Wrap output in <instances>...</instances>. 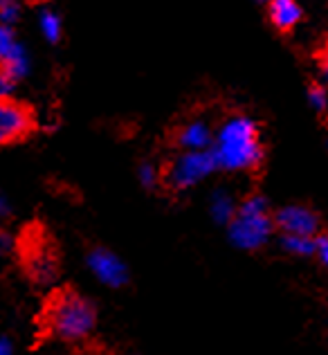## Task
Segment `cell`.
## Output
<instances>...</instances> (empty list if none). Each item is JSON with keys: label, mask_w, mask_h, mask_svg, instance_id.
<instances>
[{"label": "cell", "mask_w": 328, "mask_h": 355, "mask_svg": "<svg viewBox=\"0 0 328 355\" xmlns=\"http://www.w3.org/2000/svg\"><path fill=\"white\" fill-rule=\"evenodd\" d=\"M0 355H14V344L9 338H0Z\"/></svg>", "instance_id": "7402d4cb"}, {"label": "cell", "mask_w": 328, "mask_h": 355, "mask_svg": "<svg viewBox=\"0 0 328 355\" xmlns=\"http://www.w3.org/2000/svg\"><path fill=\"white\" fill-rule=\"evenodd\" d=\"M14 250V236L9 232H0V254H9Z\"/></svg>", "instance_id": "ffe728a7"}, {"label": "cell", "mask_w": 328, "mask_h": 355, "mask_svg": "<svg viewBox=\"0 0 328 355\" xmlns=\"http://www.w3.org/2000/svg\"><path fill=\"white\" fill-rule=\"evenodd\" d=\"M236 209H239V205L234 202V196L230 191H225V189H216L212 193V198H209V214H212V218L216 225H223V227H227L232 218L236 216Z\"/></svg>", "instance_id": "8fae6325"}, {"label": "cell", "mask_w": 328, "mask_h": 355, "mask_svg": "<svg viewBox=\"0 0 328 355\" xmlns=\"http://www.w3.org/2000/svg\"><path fill=\"white\" fill-rule=\"evenodd\" d=\"M36 128V117L30 106L14 97L0 99V146L16 144L30 137Z\"/></svg>", "instance_id": "5b68a950"}, {"label": "cell", "mask_w": 328, "mask_h": 355, "mask_svg": "<svg viewBox=\"0 0 328 355\" xmlns=\"http://www.w3.org/2000/svg\"><path fill=\"white\" fill-rule=\"evenodd\" d=\"M137 178H139V184L144 187V189H155L157 184H160V171H157V166H153L151 162H144L139 164L137 169Z\"/></svg>", "instance_id": "5bb4252c"}, {"label": "cell", "mask_w": 328, "mask_h": 355, "mask_svg": "<svg viewBox=\"0 0 328 355\" xmlns=\"http://www.w3.org/2000/svg\"><path fill=\"white\" fill-rule=\"evenodd\" d=\"M275 225L284 236H313L320 232V220L313 209L304 205H286L275 214Z\"/></svg>", "instance_id": "52a82bcc"}, {"label": "cell", "mask_w": 328, "mask_h": 355, "mask_svg": "<svg viewBox=\"0 0 328 355\" xmlns=\"http://www.w3.org/2000/svg\"><path fill=\"white\" fill-rule=\"evenodd\" d=\"M25 268L27 275L39 286H50L54 284L56 275H59V263H56V257L52 254V250H48L45 245H36L27 252L25 259Z\"/></svg>", "instance_id": "ba28073f"}, {"label": "cell", "mask_w": 328, "mask_h": 355, "mask_svg": "<svg viewBox=\"0 0 328 355\" xmlns=\"http://www.w3.org/2000/svg\"><path fill=\"white\" fill-rule=\"evenodd\" d=\"M212 155L223 171H250L264 162V144L259 137V126L245 115L225 119L214 137Z\"/></svg>", "instance_id": "6da1fadb"}, {"label": "cell", "mask_w": 328, "mask_h": 355, "mask_svg": "<svg viewBox=\"0 0 328 355\" xmlns=\"http://www.w3.org/2000/svg\"><path fill=\"white\" fill-rule=\"evenodd\" d=\"M25 3H30V5H43V3H48V0H25Z\"/></svg>", "instance_id": "cb8c5ba5"}, {"label": "cell", "mask_w": 328, "mask_h": 355, "mask_svg": "<svg viewBox=\"0 0 328 355\" xmlns=\"http://www.w3.org/2000/svg\"><path fill=\"white\" fill-rule=\"evenodd\" d=\"M16 14V0H0V18L9 21V16Z\"/></svg>", "instance_id": "d6986e66"}, {"label": "cell", "mask_w": 328, "mask_h": 355, "mask_svg": "<svg viewBox=\"0 0 328 355\" xmlns=\"http://www.w3.org/2000/svg\"><path fill=\"white\" fill-rule=\"evenodd\" d=\"M41 25H43L45 39H48L50 43H56V41L61 39V21H59V18H56L52 12H45V14H43Z\"/></svg>", "instance_id": "9a60e30c"}, {"label": "cell", "mask_w": 328, "mask_h": 355, "mask_svg": "<svg viewBox=\"0 0 328 355\" xmlns=\"http://www.w3.org/2000/svg\"><path fill=\"white\" fill-rule=\"evenodd\" d=\"M268 18L279 34H290L304 18V12L297 0H270Z\"/></svg>", "instance_id": "30bf717a"}, {"label": "cell", "mask_w": 328, "mask_h": 355, "mask_svg": "<svg viewBox=\"0 0 328 355\" xmlns=\"http://www.w3.org/2000/svg\"><path fill=\"white\" fill-rule=\"evenodd\" d=\"M214 137L216 135L212 133V128L202 119H191L178 130L175 142L182 151H212Z\"/></svg>", "instance_id": "9c48e42d"}, {"label": "cell", "mask_w": 328, "mask_h": 355, "mask_svg": "<svg viewBox=\"0 0 328 355\" xmlns=\"http://www.w3.org/2000/svg\"><path fill=\"white\" fill-rule=\"evenodd\" d=\"M320 68H322V74H324V79L328 81V48L320 52Z\"/></svg>", "instance_id": "603a6c76"}, {"label": "cell", "mask_w": 328, "mask_h": 355, "mask_svg": "<svg viewBox=\"0 0 328 355\" xmlns=\"http://www.w3.org/2000/svg\"><path fill=\"white\" fill-rule=\"evenodd\" d=\"M50 333L54 338L65 342L86 340L97 326V311L95 304L88 297H83L74 291H63L56 295L45 315Z\"/></svg>", "instance_id": "7a4b0ae2"}, {"label": "cell", "mask_w": 328, "mask_h": 355, "mask_svg": "<svg viewBox=\"0 0 328 355\" xmlns=\"http://www.w3.org/2000/svg\"><path fill=\"white\" fill-rule=\"evenodd\" d=\"M315 257L320 259V263L328 268V234L320 236L317 239V252H315Z\"/></svg>", "instance_id": "e0dca14e"}, {"label": "cell", "mask_w": 328, "mask_h": 355, "mask_svg": "<svg viewBox=\"0 0 328 355\" xmlns=\"http://www.w3.org/2000/svg\"><path fill=\"white\" fill-rule=\"evenodd\" d=\"M275 214L270 211L264 196H250L236 209V216L227 225V239L234 248L254 252L268 245L275 232Z\"/></svg>", "instance_id": "3957f363"}, {"label": "cell", "mask_w": 328, "mask_h": 355, "mask_svg": "<svg viewBox=\"0 0 328 355\" xmlns=\"http://www.w3.org/2000/svg\"><path fill=\"white\" fill-rule=\"evenodd\" d=\"M86 266L99 284H104L106 288H115V291L124 288L130 279L128 266L108 248H92L86 257Z\"/></svg>", "instance_id": "8992f818"}, {"label": "cell", "mask_w": 328, "mask_h": 355, "mask_svg": "<svg viewBox=\"0 0 328 355\" xmlns=\"http://www.w3.org/2000/svg\"><path fill=\"white\" fill-rule=\"evenodd\" d=\"M308 99H311V106L317 110V113H324L328 108V95L320 83H311V88H308Z\"/></svg>", "instance_id": "2e32d148"}, {"label": "cell", "mask_w": 328, "mask_h": 355, "mask_svg": "<svg viewBox=\"0 0 328 355\" xmlns=\"http://www.w3.org/2000/svg\"><path fill=\"white\" fill-rule=\"evenodd\" d=\"M9 214H12V205H9V198L0 191V220L9 218Z\"/></svg>", "instance_id": "44dd1931"}, {"label": "cell", "mask_w": 328, "mask_h": 355, "mask_svg": "<svg viewBox=\"0 0 328 355\" xmlns=\"http://www.w3.org/2000/svg\"><path fill=\"white\" fill-rule=\"evenodd\" d=\"M18 50H21V45L16 43L14 32L7 25H0V68H5Z\"/></svg>", "instance_id": "4fadbf2b"}, {"label": "cell", "mask_w": 328, "mask_h": 355, "mask_svg": "<svg viewBox=\"0 0 328 355\" xmlns=\"http://www.w3.org/2000/svg\"><path fill=\"white\" fill-rule=\"evenodd\" d=\"M281 248L293 257L308 259V257H315L317 239H313V236H284L281 239Z\"/></svg>", "instance_id": "7c38bea8"}, {"label": "cell", "mask_w": 328, "mask_h": 355, "mask_svg": "<svg viewBox=\"0 0 328 355\" xmlns=\"http://www.w3.org/2000/svg\"><path fill=\"white\" fill-rule=\"evenodd\" d=\"M214 171H218V164L212 151H182L164 171V182L175 191H184L207 180Z\"/></svg>", "instance_id": "277c9868"}, {"label": "cell", "mask_w": 328, "mask_h": 355, "mask_svg": "<svg viewBox=\"0 0 328 355\" xmlns=\"http://www.w3.org/2000/svg\"><path fill=\"white\" fill-rule=\"evenodd\" d=\"M12 90H14V81L9 79L3 70H0V99L12 97Z\"/></svg>", "instance_id": "ac0fdd59"}]
</instances>
